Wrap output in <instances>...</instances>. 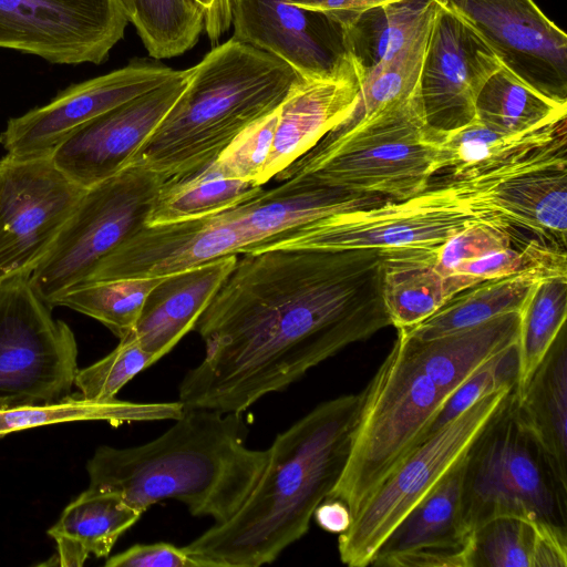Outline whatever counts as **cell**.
Masks as SVG:
<instances>
[{"label": "cell", "mask_w": 567, "mask_h": 567, "mask_svg": "<svg viewBox=\"0 0 567 567\" xmlns=\"http://www.w3.org/2000/svg\"><path fill=\"white\" fill-rule=\"evenodd\" d=\"M472 540L455 546H433L402 551L373 560L371 565L380 567H471Z\"/></svg>", "instance_id": "cell-45"}, {"label": "cell", "mask_w": 567, "mask_h": 567, "mask_svg": "<svg viewBox=\"0 0 567 567\" xmlns=\"http://www.w3.org/2000/svg\"><path fill=\"white\" fill-rule=\"evenodd\" d=\"M441 136L426 125L417 90L340 124L274 178L308 176L349 193L406 199L425 190L440 172Z\"/></svg>", "instance_id": "cell-6"}, {"label": "cell", "mask_w": 567, "mask_h": 567, "mask_svg": "<svg viewBox=\"0 0 567 567\" xmlns=\"http://www.w3.org/2000/svg\"><path fill=\"white\" fill-rule=\"evenodd\" d=\"M567 136L536 154L502 178L491 193L492 204L513 226L550 234L566 243Z\"/></svg>", "instance_id": "cell-23"}, {"label": "cell", "mask_w": 567, "mask_h": 567, "mask_svg": "<svg viewBox=\"0 0 567 567\" xmlns=\"http://www.w3.org/2000/svg\"><path fill=\"white\" fill-rule=\"evenodd\" d=\"M528 269H549L567 274L565 250L533 240L520 250L511 246L488 252L465 264L447 278L454 297L460 291L481 281L515 275Z\"/></svg>", "instance_id": "cell-39"}, {"label": "cell", "mask_w": 567, "mask_h": 567, "mask_svg": "<svg viewBox=\"0 0 567 567\" xmlns=\"http://www.w3.org/2000/svg\"><path fill=\"white\" fill-rule=\"evenodd\" d=\"M142 515L117 494L89 487L48 530L56 543L54 564L80 567L90 556L107 557L117 539Z\"/></svg>", "instance_id": "cell-25"}, {"label": "cell", "mask_w": 567, "mask_h": 567, "mask_svg": "<svg viewBox=\"0 0 567 567\" xmlns=\"http://www.w3.org/2000/svg\"><path fill=\"white\" fill-rule=\"evenodd\" d=\"M317 524L326 532L342 534L351 524L349 507L340 499L326 498L313 513Z\"/></svg>", "instance_id": "cell-48"}, {"label": "cell", "mask_w": 567, "mask_h": 567, "mask_svg": "<svg viewBox=\"0 0 567 567\" xmlns=\"http://www.w3.org/2000/svg\"><path fill=\"white\" fill-rule=\"evenodd\" d=\"M567 316V276L540 280L519 312L517 338L518 375L515 393L523 391L540 363Z\"/></svg>", "instance_id": "cell-37"}, {"label": "cell", "mask_w": 567, "mask_h": 567, "mask_svg": "<svg viewBox=\"0 0 567 567\" xmlns=\"http://www.w3.org/2000/svg\"><path fill=\"white\" fill-rule=\"evenodd\" d=\"M517 375L516 342L485 361L461 384L436 415L423 440L484 396L503 388L515 386Z\"/></svg>", "instance_id": "cell-41"}, {"label": "cell", "mask_w": 567, "mask_h": 567, "mask_svg": "<svg viewBox=\"0 0 567 567\" xmlns=\"http://www.w3.org/2000/svg\"><path fill=\"white\" fill-rule=\"evenodd\" d=\"M513 388L499 389L475 402L414 446L381 481L338 537L340 560L369 566L388 535L464 456L473 440Z\"/></svg>", "instance_id": "cell-10"}, {"label": "cell", "mask_w": 567, "mask_h": 567, "mask_svg": "<svg viewBox=\"0 0 567 567\" xmlns=\"http://www.w3.org/2000/svg\"><path fill=\"white\" fill-rule=\"evenodd\" d=\"M163 278L89 281L64 290L50 306L89 316L123 339L133 331L148 292Z\"/></svg>", "instance_id": "cell-36"}, {"label": "cell", "mask_w": 567, "mask_h": 567, "mask_svg": "<svg viewBox=\"0 0 567 567\" xmlns=\"http://www.w3.org/2000/svg\"><path fill=\"white\" fill-rule=\"evenodd\" d=\"M243 413L185 409L174 424L142 445H102L86 464L89 487L117 494L145 513L163 499L193 516L228 520L258 483L268 450H251Z\"/></svg>", "instance_id": "cell-4"}, {"label": "cell", "mask_w": 567, "mask_h": 567, "mask_svg": "<svg viewBox=\"0 0 567 567\" xmlns=\"http://www.w3.org/2000/svg\"><path fill=\"white\" fill-rule=\"evenodd\" d=\"M262 186L226 177L215 161L199 171L169 178L153 200L146 225L196 219L229 209L258 195Z\"/></svg>", "instance_id": "cell-33"}, {"label": "cell", "mask_w": 567, "mask_h": 567, "mask_svg": "<svg viewBox=\"0 0 567 567\" xmlns=\"http://www.w3.org/2000/svg\"><path fill=\"white\" fill-rule=\"evenodd\" d=\"M130 22L156 59L190 50L204 30V12L196 0H120Z\"/></svg>", "instance_id": "cell-35"}, {"label": "cell", "mask_w": 567, "mask_h": 567, "mask_svg": "<svg viewBox=\"0 0 567 567\" xmlns=\"http://www.w3.org/2000/svg\"><path fill=\"white\" fill-rule=\"evenodd\" d=\"M391 326L378 249H270L237 262L194 330L185 409L244 413L346 347Z\"/></svg>", "instance_id": "cell-1"}, {"label": "cell", "mask_w": 567, "mask_h": 567, "mask_svg": "<svg viewBox=\"0 0 567 567\" xmlns=\"http://www.w3.org/2000/svg\"><path fill=\"white\" fill-rule=\"evenodd\" d=\"M396 330L391 350L361 391L350 454L327 497L342 501L351 518L423 440L461 384L489 358L517 342L519 312L434 339Z\"/></svg>", "instance_id": "cell-2"}, {"label": "cell", "mask_w": 567, "mask_h": 567, "mask_svg": "<svg viewBox=\"0 0 567 567\" xmlns=\"http://www.w3.org/2000/svg\"><path fill=\"white\" fill-rule=\"evenodd\" d=\"M184 410L179 401L91 400L75 393L54 402L0 408V437L32 427L75 421H105L112 425L174 421Z\"/></svg>", "instance_id": "cell-31"}, {"label": "cell", "mask_w": 567, "mask_h": 567, "mask_svg": "<svg viewBox=\"0 0 567 567\" xmlns=\"http://www.w3.org/2000/svg\"><path fill=\"white\" fill-rule=\"evenodd\" d=\"M84 190L51 157L0 159V284L30 276Z\"/></svg>", "instance_id": "cell-12"}, {"label": "cell", "mask_w": 567, "mask_h": 567, "mask_svg": "<svg viewBox=\"0 0 567 567\" xmlns=\"http://www.w3.org/2000/svg\"><path fill=\"white\" fill-rule=\"evenodd\" d=\"M514 389L464 455V523L474 533L494 517L513 515L567 532V484L519 421Z\"/></svg>", "instance_id": "cell-8"}, {"label": "cell", "mask_w": 567, "mask_h": 567, "mask_svg": "<svg viewBox=\"0 0 567 567\" xmlns=\"http://www.w3.org/2000/svg\"><path fill=\"white\" fill-rule=\"evenodd\" d=\"M511 241L508 227L481 223L457 231L431 249L436 269L444 277H449L474 259L509 247Z\"/></svg>", "instance_id": "cell-43"}, {"label": "cell", "mask_w": 567, "mask_h": 567, "mask_svg": "<svg viewBox=\"0 0 567 567\" xmlns=\"http://www.w3.org/2000/svg\"><path fill=\"white\" fill-rule=\"evenodd\" d=\"M467 22L520 81L567 102V35L534 0H440Z\"/></svg>", "instance_id": "cell-15"}, {"label": "cell", "mask_w": 567, "mask_h": 567, "mask_svg": "<svg viewBox=\"0 0 567 567\" xmlns=\"http://www.w3.org/2000/svg\"><path fill=\"white\" fill-rule=\"evenodd\" d=\"M566 566V530L505 515L485 522L473 533L471 567Z\"/></svg>", "instance_id": "cell-30"}, {"label": "cell", "mask_w": 567, "mask_h": 567, "mask_svg": "<svg viewBox=\"0 0 567 567\" xmlns=\"http://www.w3.org/2000/svg\"><path fill=\"white\" fill-rule=\"evenodd\" d=\"M237 259L225 256L164 277L148 292L130 334L157 362L194 330Z\"/></svg>", "instance_id": "cell-21"}, {"label": "cell", "mask_w": 567, "mask_h": 567, "mask_svg": "<svg viewBox=\"0 0 567 567\" xmlns=\"http://www.w3.org/2000/svg\"><path fill=\"white\" fill-rule=\"evenodd\" d=\"M204 12V30L210 43L219 44L220 38L231 27L236 0H196Z\"/></svg>", "instance_id": "cell-47"}, {"label": "cell", "mask_w": 567, "mask_h": 567, "mask_svg": "<svg viewBox=\"0 0 567 567\" xmlns=\"http://www.w3.org/2000/svg\"><path fill=\"white\" fill-rule=\"evenodd\" d=\"M189 70L184 91L130 163L168 179L215 161L245 127L276 111L302 79L282 60L234 38Z\"/></svg>", "instance_id": "cell-5"}, {"label": "cell", "mask_w": 567, "mask_h": 567, "mask_svg": "<svg viewBox=\"0 0 567 567\" xmlns=\"http://www.w3.org/2000/svg\"><path fill=\"white\" fill-rule=\"evenodd\" d=\"M290 4L323 12L342 23L346 28L355 18L377 6L398 0H287Z\"/></svg>", "instance_id": "cell-46"}, {"label": "cell", "mask_w": 567, "mask_h": 567, "mask_svg": "<svg viewBox=\"0 0 567 567\" xmlns=\"http://www.w3.org/2000/svg\"><path fill=\"white\" fill-rule=\"evenodd\" d=\"M277 121L278 109L245 127L215 159L220 172L228 178L257 185L272 146Z\"/></svg>", "instance_id": "cell-42"}, {"label": "cell", "mask_w": 567, "mask_h": 567, "mask_svg": "<svg viewBox=\"0 0 567 567\" xmlns=\"http://www.w3.org/2000/svg\"><path fill=\"white\" fill-rule=\"evenodd\" d=\"M519 421L567 484V340L564 327L518 394Z\"/></svg>", "instance_id": "cell-24"}, {"label": "cell", "mask_w": 567, "mask_h": 567, "mask_svg": "<svg viewBox=\"0 0 567 567\" xmlns=\"http://www.w3.org/2000/svg\"><path fill=\"white\" fill-rule=\"evenodd\" d=\"M127 22L120 0H0V48L55 64H101Z\"/></svg>", "instance_id": "cell-13"}, {"label": "cell", "mask_w": 567, "mask_h": 567, "mask_svg": "<svg viewBox=\"0 0 567 567\" xmlns=\"http://www.w3.org/2000/svg\"><path fill=\"white\" fill-rule=\"evenodd\" d=\"M190 70L92 120L51 155L55 166L82 188L126 167L184 91Z\"/></svg>", "instance_id": "cell-18"}, {"label": "cell", "mask_w": 567, "mask_h": 567, "mask_svg": "<svg viewBox=\"0 0 567 567\" xmlns=\"http://www.w3.org/2000/svg\"><path fill=\"white\" fill-rule=\"evenodd\" d=\"M553 276L567 274L528 269L481 281L456 293L419 324L402 330L417 339H434L473 328L502 315L520 312L535 286Z\"/></svg>", "instance_id": "cell-28"}, {"label": "cell", "mask_w": 567, "mask_h": 567, "mask_svg": "<svg viewBox=\"0 0 567 567\" xmlns=\"http://www.w3.org/2000/svg\"><path fill=\"white\" fill-rule=\"evenodd\" d=\"M566 135V118L518 133L489 127L476 118L441 136L440 171L451 178H474L511 167Z\"/></svg>", "instance_id": "cell-26"}, {"label": "cell", "mask_w": 567, "mask_h": 567, "mask_svg": "<svg viewBox=\"0 0 567 567\" xmlns=\"http://www.w3.org/2000/svg\"><path fill=\"white\" fill-rule=\"evenodd\" d=\"M178 70L145 59L132 60L110 73L72 84L48 104L11 117L0 134L12 158L51 157L82 126L174 76Z\"/></svg>", "instance_id": "cell-14"}, {"label": "cell", "mask_w": 567, "mask_h": 567, "mask_svg": "<svg viewBox=\"0 0 567 567\" xmlns=\"http://www.w3.org/2000/svg\"><path fill=\"white\" fill-rule=\"evenodd\" d=\"M243 250L238 225L228 209L196 219L145 225L104 257L85 282L166 277Z\"/></svg>", "instance_id": "cell-19"}, {"label": "cell", "mask_w": 567, "mask_h": 567, "mask_svg": "<svg viewBox=\"0 0 567 567\" xmlns=\"http://www.w3.org/2000/svg\"><path fill=\"white\" fill-rule=\"evenodd\" d=\"M168 178L141 164L86 188L29 281L48 305L83 284L96 265L146 225L152 204Z\"/></svg>", "instance_id": "cell-9"}, {"label": "cell", "mask_w": 567, "mask_h": 567, "mask_svg": "<svg viewBox=\"0 0 567 567\" xmlns=\"http://www.w3.org/2000/svg\"><path fill=\"white\" fill-rule=\"evenodd\" d=\"M501 66L477 32L440 3L419 79L426 125L443 135L472 123L476 118L475 103L481 89Z\"/></svg>", "instance_id": "cell-16"}, {"label": "cell", "mask_w": 567, "mask_h": 567, "mask_svg": "<svg viewBox=\"0 0 567 567\" xmlns=\"http://www.w3.org/2000/svg\"><path fill=\"white\" fill-rule=\"evenodd\" d=\"M475 115L489 127L518 133L566 118L567 102L544 95L502 65L481 89Z\"/></svg>", "instance_id": "cell-34"}, {"label": "cell", "mask_w": 567, "mask_h": 567, "mask_svg": "<svg viewBox=\"0 0 567 567\" xmlns=\"http://www.w3.org/2000/svg\"><path fill=\"white\" fill-rule=\"evenodd\" d=\"M360 89L357 72L296 83L278 107L272 146L257 185L274 178L348 120L359 102Z\"/></svg>", "instance_id": "cell-20"}, {"label": "cell", "mask_w": 567, "mask_h": 567, "mask_svg": "<svg viewBox=\"0 0 567 567\" xmlns=\"http://www.w3.org/2000/svg\"><path fill=\"white\" fill-rule=\"evenodd\" d=\"M360 405L361 392L327 400L279 433L267 449V465L241 507L185 549L217 567L274 563L307 534L316 508L339 481Z\"/></svg>", "instance_id": "cell-3"}, {"label": "cell", "mask_w": 567, "mask_h": 567, "mask_svg": "<svg viewBox=\"0 0 567 567\" xmlns=\"http://www.w3.org/2000/svg\"><path fill=\"white\" fill-rule=\"evenodd\" d=\"M432 247L380 250L382 298L396 329L419 324L451 299L446 277L434 265Z\"/></svg>", "instance_id": "cell-27"}, {"label": "cell", "mask_w": 567, "mask_h": 567, "mask_svg": "<svg viewBox=\"0 0 567 567\" xmlns=\"http://www.w3.org/2000/svg\"><path fill=\"white\" fill-rule=\"evenodd\" d=\"M29 276L0 284V408L69 396L78 369L73 331L55 319Z\"/></svg>", "instance_id": "cell-11"}, {"label": "cell", "mask_w": 567, "mask_h": 567, "mask_svg": "<svg viewBox=\"0 0 567 567\" xmlns=\"http://www.w3.org/2000/svg\"><path fill=\"white\" fill-rule=\"evenodd\" d=\"M154 363V358L128 334L104 358L78 370L74 385L86 399L112 400L126 383Z\"/></svg>", "instance_id": "cell-40"}, {"label": "cell", "mask_w": 567, "mask_h": 567, "mask_svg": "<svg viewBox=\"0 0 567 567\" xmlns=\"http://www.w3.org/2000/svg\"><path fill=\"white\" fill-rule=\"evenodd\" d=\"M463 467L464 456L392 529L372 561L402 551L472 540L473 533L466 527L462 514Z\"/></svg>", "instance_id": "cell-29"}, {"label": "cell", "mask_w": 567, "mask_h": 567, "mask_svg": "<svg viewBox=\"0 0 567 567\" xmlns=\"http://www.w3.org/2000/svg\"><path fill=\"white\" fill-rule=\"evenodd\" d=\"M385 200L377 195L333 188L308 176H292L234 208L247 245L246 254H254L270 240L313 220Z\"/></svg>", "instance_id": "cell-22"}, {"label": "cell", "mask_w": 567, "mask_h": 567, "mask_svg": "<svg viewBox=\"0 0 567 567\" xmlns=\"http://www.w3.org/2000/svg\"><path fill=\"white\" fill-rule=\"evenodd\" d=\"M506 175L497 169L474 178H450L406 199L336 213L289 230L256 252L432 247L475 224L511 228L513 225L491 202L493 188Z\"/></svg>", "instance_id": "cell-7"}, {"label": "cell", "mask_w": 567, "mask_h": 567, "mask_svg": "<svg viewBox=\"0 0 567 567\" xmlns=\"http://www.w3.org/2000/svg\"><path fill=\"white\" fill-rule=\"evenodd\" d=\"M233 38L275 55L303 80L355 73L347 28L330 16L287 0H236Z\"/></svg>", "instance_id": "cell-17"}, {"label": "cell", "mask_w": 567, "mask_h": 567, "mask_svg": "<svg viewBox=\"0 0 567 567\" xmlns=\"http://www.w3.org/2000/svg\"><path fill=\"white\" fill-rule=\"evenodd\" d=\"M440 0H398L360 13L347 27L351 60L361 80L393 56L430 22Z\"/></svg>", "instance_id": "cell-32"}, {"label": "cell", "mask_w": 567, "mask_h": 567, "mask_svg": "<svg viewBox=\"0 0 567 567\" xmlns=\"http://www.w3.org/2000/svg\"><path fill=\"white\" fill-rule=\"evenodd\" d=\"M433 19L406 45L390 59L371 69L360 80L359 102L351 116L341 124L370 116L417 92Z\"/></svg>", "instance_id": "cell-38"}, {"label": "cell", "mask_w": 567, "mask_h": 567, "mask_svg": "<svg viewBox=\"0 0 567 567\" xmlns=\"http://www.w3.org/2000/svg\"><path fill=\"white\" fill-rule=\"evenodd\" d=\"M106 567H217L213 561L169 543L136 544L111 556Z\"/></svg>", "instance_id": "cell-44"}]
</instances>
